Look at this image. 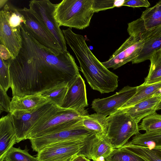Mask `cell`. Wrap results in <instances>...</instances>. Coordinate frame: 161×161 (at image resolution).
<instances>
[{
    "instance_id": "cell-1",
    "label": "cell",
    "mask_w": 161,
    "mask_h": 161,
    "mask_svg": "<svg viewBox=\"0 0 161 161\" xmlns=\"http://www.w3.org/2000/svg\"><path fill=\"white\" fill-rule=\"evenodd\" d=\"M21 48L17 56L7 61L12 97L41 94L57 85L68 84L80 75L68 51L52 50L42 45L21 26Z\"/></svg>"
},
{
    "instance_id": "cell-2",
    "label": "cell",
    "mask_w": 161,
    "mask_h": 161,
    "mask_svg": "<svg viewBox=\"0 0 161 161\" xmlns=\"http://www.w3.org/2000/svg\"><path fill=\"white\" fill-rule=\"evenodd\" d=\"M66 42L75 53L81 71L91 88L101 94L114 91L118 87V76L106 68L91 51L82 35L71 28L62 30Z\"/></svg>"
},
{
    "instance_id": "cell-3",
    "label": "cell",
    "mask_w": 161,
    "mask_h": 161,
    "mask_svg": "<svg viewBox=\"0 0 161 161\" xmlns=\"http://www.w3.org/2000/svg\"><path fill=\"white\" fill-rule=\"evenodd\" d=\"M85 109L77 110L62 108L54 105L35 124L26 139H30L81 125L82 121L88 115Z\"/></svg>"
},
{
    "instance_id": "cell-4",
    "label": "cell",
    "mask_w": 161,
    "mask_h": 161,
    "mask_svg": "<svg viewBox=\"0 0 161 161\" xmlns=\"http://www.w3.org/2000/svg\"><path fill=\"white\" fill-rule=\"evenodd\" d=\"M92 0H63L56 4L54 17L59 26L83 29L90 25L94 14Z\"/></svg>"
},
{
    "instance_id": "cell-5",
    "label": "cell",
    "mask_w": 161,
    "mask_h": 161,
    "mask_svg": "<svg viewBox=\"0 0 161 161\" xmlns=\"http://www.w3.org/2000/svg\"><path fill=\"white\" fill-rule=\"evenodd\" d=\"M108 128L106 136L114 149L121 148L132 136L139 133L138 124L122 110L107 117Z\"/></svg>"
},
{
    "instance_id": "cell-6",
    "label": "cell",
    "mask_w": 161,
    "mask_h": 161,
    "mask_svg": "<svg viewBox=\"0 0 161 161\" xmlns=\"http://www.w3.org/2000/svg\"><path fill=\"white\" fill-rule=\"evenodd\" d=\"M127 31L130 36L138 38L145 42L138 56L131 62L132 64L149 59L155 51L161 48V27L148 30L140 18L128 24Z\"/></svg>"
},
{
    "instance_id": "cell-7",
    "label": "cell",
    "mask_w": 161,
    "mask_h": 161,
    "mask_svg": "<svg viewBox=\"0 0 161 161\" xmlns=\"http://www.w3.org/2000/svg\"><path fill=\"white\" fill-rule=\"evenodd\" d=\"M55 104L49 101L27 110H15L10 113L16 137V142L26 139L35 124Z\"/></svg>"
},
{
    "instance_id": "cell-8",
    "label": "cell",
    "mask_w": 161,
    "mask_h": 161,
    "mask_svg": "<svg viewBox=\"0 0 161 161\" xmlns=\"http://www.w3.org/2000/svg\"><path fill=\"white\" fill-rule=\"evenodd\" d=\"M56 5L49 0H33L29 2V7L57 42L62 51H67L66 42L54 16Z\"/></svg>"
},
{
    "instance_id": "cell-9",
    "label": "cell",
    "mask_w": 161,
    "mask_h": 161,
    "mask_svg": "<svg viewBox=\"0 0 161 161\" xmlns=\"http://www.w3.org/2000/svg\"><path fill=\"white\" fill-rule=\"evenodd\" d=\"M90 139L84 142L70 141L50 144L37 152L36 158L38 161H70L80 155Z\"/></svg>"
},
{
    "instance_id": "cell-10",
    "label": "cell",
    "mask_w": 161,
    "mask_h": 161,
    "mask_svg": "<svg viewBox=\"0 0 161 161\" xmlns=\"http://www.w3.org/2000/svg\"><path fill=\"white\" fill-rule=\"evenodd\" d=\"M95 134L94 132L81 125L29 140L33 151L37 153L45 147L52 144L70 141H86Z\"/></svg>"
},
{
    "instance_id": "cell-11",
    "label": "cell",
    "mask_w": 161,
    "mask_h": 161,
    "mask_svg": "<svg viewBox=\"0 0 161 161\" xmlns=\"http://www.w3.org/2000/svg\"><path fill=\"white\" fill-rule=\"evenodd\" d=\"M18 11L24 18L25 22L22 23V26L27 33L45 47L53 50L63 51L57 42L31 9L24 8Z\"/></svg>"
},
{
    "instance_id": "cell-12",
    "label": "cell",
    "mask_w": 161,
    "mask_h": 161,
    "mask_svg": "<svg viewBox=\"0 0 161 161\" xmlns=\"http://www.w3.org/2000/svg\"><path fill=\"white\" fill-rule=\"evenodd\" d=\"M9 6L6 4L0 12V44L4 45L9 51L12 59L18 55L22 45L21 27L11 25L8 20Z\"/></svg>"
},
{
    "instance_id": "cell-13",
    "label": "cell",
    "mask_w": 161,
    "mask_h": 161,
    "mask_svg": "<svg viewBox=\"0 0 161 161\" xmlns=\"http://www.w3.org/2000/svg\"><path fill=\"white\" fill-rule=\"evenodd\" d=\"M144 43V42L139 38L130 36L108 60L102 64L108 69H116L136 58Z\"/></svg>"
},
{
    "instance_id": "cell-14",
    "label": "cell",
    "mask_w": 161,
    "mask_h": 161,
    "mask_svg": "<svg viewBox=\"0 0 161 161\" xmlns=\"http://www.w3.org/2000/svg\"><path fill=\"white\" fill-rule=\"evenodd\" d=\"M137 90V86H127L110 97L94 99L92 108L98 114L109 116L120 108L135 95Z\"/></svg>"
},
{
    "instance_id": "cell-15",
    "label": "cell",
    "mask_w": 161,
    "mask_h": 161,
    "mask_svg": "<svg viewBox=\"0 0 161 161\" xmlns=\"http://www.w3.org/2000/svg\"><path fill=\"white\" fill-rule=\"evenodd\" d=\"M68 89L60 107L79 110L88 105L85 81L80 75L68 84Z\"/></svg>"
},
{
    "instance_id": "cell-16",
    "label": "cell",
    "mask_w": 161,
    "mask_h": 161,
    "mask_svg": "<svg viewBox=\"0 0 161 161\" xmlns=\"http://www.w3.org/2000/svg\"><path fill=\"white\" fill-rule=\"evenodd\" d=\"M114 149L110 140L107 136L100 138L95 134L84 146L80 155L96 161L101 156L105 158Z\"/></svg>"
},
{
    "instance_id": "cell-17",
    "label": "cell",
    "mask_w": 161,
    "mask_h": 161,
    "mask_svg": "<svg viewBox=\"0 0 161 161\" xmlns=\"http://www.w3.org/2000/svg\"><path fill=\"white\" fill-rule=\"evenodd\" d=\"M161 102V92H158L132 106L120 109L127 113L138 124L145 117L155 113Z\"/></svg>"
},
{
    "instance_id": "cell-18",
    "label": "cell",
    "mask_w": 161,
    "mask_h": 161,
    "mask_svg": "<svg viewBox=\"0 0 161 161\" xmlns=\"http://www.w3.org/2000/svg\"><path fill=\"white\" fill-rule=\"evenodd\" d=\"M16 143V133L9 113L0 119V161H4L8 152Z\"/></svg>"
},
{
    "instance_id": "cell-19",
    "label": "cell",
    "mask_w": 161,
    "mask_h": 161,
    "mask_svg": "<svg viewBox=\"0 0 161 161\" xmlns=\"http://www.w3.org/2000/svg\"><path fill=\"white\" fill-rule=\"evenodd\" d=\"M82 123L84 126L94 132L98 137L106 136L108 128L107 116L97 113L89 114L84 117Z\"/></svg>"
},
{
    "instance_id": "cell-20",
    "label": "cell",
    "mask_w": 161,
    "mask_h": 161,
    "mask_svg": "<svg viewBox=\"0 0 161 161\" xmlns=\"http://www.w3.org/2000/svg\"><path fill=\"white\" fill-rule=\"evenodd\" d=\"M49 101L41 94L27 96L21 98L12 97L11 100L10 113L15 110L32 108Z\"/></svg>"
},
{
    "instance_id": "cell-21",
    "label": "cell",
    "mask_w": 161,
    "mask_h": 161,
    "mask_svg": "<svg viewBox=\"0 0 161 161\" xmlns=\"http://www.w3.org/2000/svg\"><path fill=\"white\" fill-rule=\"evenodd\" d=\"M161 89V81L150 84H143L137 86L135 95L120 108L123 109L132 106L152 96Z\"/></svg>"
},
{
    "instance_id": "cell-22",
    "label": "cell",
    "mask_w": 161,
    "mask_h": 161,
    "mask_svg": "<svg viewBox=\"0 0 161 161\" xmlns=\"http://www.w3.org/2000/svg\"><path fill=\"white\" fill-rule=\"evenodd\" d=\"M121 147L139 155L147 161H161V147H149L127 143Z\"/></svg>"
},
{
    "instance_id": "cell-23",
    "label": "cell",
    "mask_w": 161,
    "mask_h": 161,
    "mask_svg": "<svg viewBox=\"0 0 161 161\" xmlns=\"http://www.w3.org/2000/svg\"><path fill=\"white\" fill-rule=\"evenodd\" d=\"M140 18L148 30L161 27V0L143 11Z\"/></svg>"
},
{
    "instance_id": "cell-24",
    "label": "cell",
    "mask_w": 161,
    "mask_h": 161,
    "mask_svg": "<svg viewBox=\"0 0 161 161\" xmlns=\"http://www.w3.org/2000/svg\"><path fill=\"white\" fill-rule=\"evenodd\" d=\"M127 143L149 147H161V129L143 134L139 133Z\"/></svg>"
},
{
    "instance_id": "cell-25",
    "label": "cell",
    "mask_w": 161,
    "mask_h": 161,
    "mask_svg": "<svg viewBox=\"0 0 161 161\" xmlns=\"http://www.w3.org/2000/svg\"><path fill=\"white\" fill-rule=\"evenodd\" d=\"M149 60L150 65L148 75L143 83L145 85L161 81V48L155 51Z\"/></svg>"
},
{
    "instance_id": "cell-26",
    "label": "cell",
    "mask_w": 161,
    "mask_h": 161,
    "mask_svg": "<svg viewBox=\"0 0 161 161\" xmlns=\"http://www.w3.org/2000/svg\"><path fill=\"white\" fill-rule=\"evenodd\" d=\"M68 84H63L46 90L41 94L54 104L61 107L68 89Z\"/></svg>"
},
{
    "instance_id": "cell-27",
    "label": "cell",
    "mask_w": 161,
    "mask_h": 161,
    "mask_svg": "<svg viewBox=\"0 0 161 161\" xmlns=\"http://www.w3.org/2000/svg\"><path fill=\"white\" fill-rule=\"evenodd\" d=\"M105 159L106 161H147L139 155L122 147L114 149Z\"/></svg>"
},
{
    "instance_id": "cell-28",
    "label": "cell",
    "mask_w": 161,
    "mask_h": 161,
    "mask_svg": "<svg viewBox=\"0 0 161 161\" xmlns=\"http://www.w3.org/2000/svg\"><path fill=\"white\" fill-rule=\"evenodd\" d=\"M26 146L24 149L20 147H13L6 155L4 161H38L36 158L31 155Z\"/></svg>"
},
{
    "instance_id": "cell-29",
    "label": "cell",
    "mask_w": 161,
    "mask_h": 161,
    "mask_svg": "<svg viewBox=\"0 0 161 161\" xmlns=\"http://www.w3.org/2000/svg\"><path fill=\"white\" fill-rule=\"evenodd\" d=\"M139 130L149 132L161 129V115L156 113L144 118L140 125Z\"/></svg>"
},
{
    "instance_id": "cell-30",
    "label": "cell",
    "mask_w": 161,
    "mask_h": 161,
    "mask_svg": "<svg viewBox=\"0 0 161 161\" xmlns=\"http://www.w3.org/2000/svg\"><path fill=\"white\" fill-rule=\"evenodd\" d=\"M0 86L6 91L11 86V82L8 63L0 58Z\"/></svg>"
},
{
    "instance_id": "cell-31",
    "label": "cell",
    "mask_w": 161,
    "mask_h": 161,
    "mask_svg": "<svg viewBox=\"0 0 161 161\" xmlns=\"http://www.w3.org/2000/svg\"><path fill=\"white\" fill-rule=\"evenodd\" d=\"M116 0H92V9L94 13L116 7Z\"/></svg>"
},
{
    "instance_id": "cell-32",
    "label": "cell",
    "mask_w": 161,
    "mask_h": 161,
    "mask_svg": "<svg viewBox=\"0 0 161 161\" xmlns=\"http://www.w3.org/2000/svg\"><path fill=\"white\" fill-rule=\"evenodd\" d=\"M11 101L6 91L0 86V113L3 112L10 113Z\"/></svg>"
},
{
    "instance_id": "cell-33",
    "label": "cell",
    "mask_w": 161,
    "mask_h": 161,
    "mask_svg": "<svg viewBox=\"0 0 161 161\" xmlns=\"http://www.w3.org/2000/svg\"><path fill=\"white\" fill-rule=\"evenodd\" d=\"M122 6L133 8H148L150 6V4L147 0H125Z\"/></svg>"
},
{
    "instance_id": "cell-34",
    "label": "cell",
    "mask_w": 161,
    "mask_h": 161,
    "mask_svg": "<svg viewBox=\"0 0 161 161\" xmlns=\"http://www.w3.org/2000/svg\"><path fill=\"white\" fill-rule=\"evenodd\" d=\"M0 58L5 61L11 58V54L8 49L4 45H0Z\"/></svg>"
},
{
    "instance_id": "cell-35",
    "label": "cell",
    "mask_w": 161,
    "mask_h": 161,
    "mask_svg": "<svg viewBox=\"0 0 161 161\" xmlns=\"http://www.w3.org/2000/svg\"><path fill=\"white\" fill-rule=\"evenodd\" d=\"M73 161H91L90 159L82 155H77L73 159Z\"/></svg>"
},
{
    "instance_id": "cell-36",
    "label": "cell",
    "mask_w": 161,
    "mask_h": 161,
    "mask_svg": "<svg viewBox=\"0 0 161 161\" xmlns=\"http://www.w3.org/2000/svg\"><path fill=\"white\" fill-rule=\"evenodd\" d=\"M7 0H0V7L1 8L3 6L5 3L7 2Z\"/></svg>"
},
{
    "instance_id": "cell-37",
    "label": "cell",
    "mask_w": 161,
    "mask_h": 161,
    "mask_svg": "<svg viewBox=\"0 0 161 161\" xmlns=\"http://www.w3.org/2000/svg\"><path fill=\"white\" fill-rule=\"evenodd\" d=\"M96 161H106V160L103 157L101 156L97 158Z\"/></svg>"
},
{
    "instance_id": "cell-38",
    "label": "cell",
    "mask_w": 161,
    "mask_h": 161,
    "mask_svg": "<svg viewBox=\"0 0 161 161\" xmlns=\"http://www.w3.org/2000/svg\"><path fill=\"white\" fill-rule=\"evenodd\" d=\"M160 109H161V102L159 104L157 108V110Z\"/></svg>"
},
{
    "instance_id": "cell-39",
    "label": "cell",
    "mask_w": 161,
    "mask_h": 161,
    "mask_svg": "<svg viewBox=\"0 0 161 161\" xmlns=\"http://www.w3.org/2000/svg\"><path fill=\"white\" fill-rule=\"evenodd\" d=\"M73 159H72V160H71V161H73Z\"/></svg>"
},
{
    "instance_id": "cell-40",
    "label": "cell",
    "mask_w": 161,
    "mask_h": 161,
    "mask_svg": "<svg viewBox=\"0 0 161 161\" xmlns=\"http://www.w3.org/2000/svg\"></svg>"
}]
</instances>
